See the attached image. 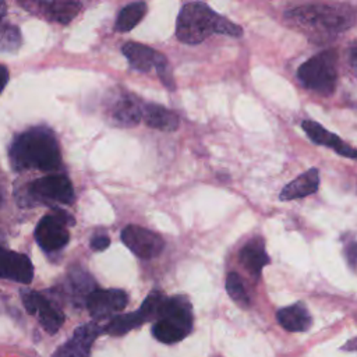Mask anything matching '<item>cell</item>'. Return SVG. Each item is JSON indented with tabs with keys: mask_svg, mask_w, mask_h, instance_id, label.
I'll use <instances>...</instances> for the list:
<instances>
[{
	"mask_svg": "<svg viewBox=\"0 0 357 357\" xmlns=\"http://www.w3.org/2000/svg\"><path fill=\"white\" fill-rule=\"evenodd\" d=\"M212 33L240 38L243 28L219 15L202 1H191L181 7L176 24V36L180 42L198 45Z\"/></svg>",
	"mask_w": 357,
	"mask_h": 357,
	"instance_id": "obj_1",
	"label": "cell"
},
{
	"mask_svg": "<svg viewBox=\"0 0 357 357\" xmlns=\"http://www.w3.org/2000/svg\"><path fill=\"white\" fill-rule=\"evenodd\" d=\"M10 162L15 170H56L60 166V148L54 134L46 127L20 134L10 146Z\"/></svg>",
	"mask_w": 357,
	"mask_h": 357,
	"instance_id": "obj_2",
	"label": "cell"
},
{
	"mask_svg": "<svg viewBox=\"0 0 357 357\" xmlns=\"http://www.w3.org/2000/svg\"><path fill=\"white\" fill-rule=\"evenodd\" d=\"M286 18L304 26L321 28L329 32H340L356 21V10L337 6H301L286 13Z\"/></svg>",
	"mask_w": 357,
	"mask_h": 357,
	"instance_id": "obj_3",
	"label": "cell"
},
{
	"mask_svg": "<svg viewBox=\"0 0 357 357\" xmlns=\"http://www.w3.org/2000/svg\"><path fill=\"white\" fill-rule=\"evenodd\" d=\"M297 77L308 89L332 95L337 82V53L329 49L312 56L298 67Z\"/></svg>",
	"mask_w": 357,
	"mask_h": 357,
	"instance_id": "obj_4",
	"label": "cell"
},
{
	"mask_svg": "<svg viewBox=\"0 0 357 357\" xmlns=\"http://www.w3.org/2000/svg\"><path fill=\"white\" fill-rule=\"evenodd\" d=\"M18 197V202L25 206L36 204H71L74 190L70 180L61 174L45 176L29 183Z\"/></svg>",
	"mask_w": 357,
	"mask_h": 357,
	"instance_id": "obj_5",
	"label": "cell"
},
{
	"mask_svg": "<svg viewBox=\"0 0 357 357\" xmlns=\"http://www.w3.org/2000/svg\"><path fill=\"white\" fill-rule=\"evenodd\" d=\"M67 225H74V218L66 211L54 209V213L43 216L36 229L35 240L46 252L61 250L70 238Z\"/></svg>",
	"mask_w": 357,
	"mask_h": 357,
	"instance_id": "obj_6",
	"label": "cell"
},
{
	"mask_svg": "<svg viewBox=\"0 0 357 357\" xmlns=\"http://www.w3.org/2000/svg\"><path fill=\"white\" fill-rule=\"evenodd\" d=\"M144 105L131 92L112 91L105 102L106 119L117 127H134L142 119Z\"/></svg>",
	"mask_w": 357,
	"mask_h": 357,
	"instance_id": "obj_7",
	"label": "cell"
},
{
	"mask_svg": "<svg viewBox=\"0 0 357 357\" xmlns=\"http://www.w3.org/2000/svg\"><path fill=\"white\" fill-rule=\"evenodd\" d=\"M121 240L135 255L144 259L158 257L165 247V241L159 234L137 225L126 226L121 231Z\"/></svg>",
	"mask_w": 357,
	"mask_h": 357,
	"instance_id": "obj_8",
	"label": "cell"
},
{
	"mask_svg": "<svg viewBox=\"0 0 357 357\" xmlns=\"http://www.w3.org/2000/svg\"><path fill=\"white\" fill-rule=\"evenodd\" d=\"M127 293L120 289H98L86 297V307L92 318L105 319L127 305Z\"/></svg>",
	"mask_w": 357,
	"mask_h": 357,
	"instance_id": "obj_9",
	"label": "cell"
},
{
	"mask_svg": "<svg viewBox=\"0 0 357 357\" xmlns=\"http://www.w3.org/2000/svg\"><path fill=\"white\" fill-rule=\"evenodd\" d=\"M99 333L100 328L95 322L81 325L52 357H89L91 347Z\"/></svg>",
	"mask_w": 357,
	"mask_h": 357,
	"instance_id": "obj_10",
	"label": "cell"
},
{
	"mask_svg": "<svg viewBox=\"0 0 357 357\" xmlns=\"http://www.w3.org/2000/svg\"><path fill=\"white\" fill-rule=\"evenodd\" d=\"M32 278L33 266L26 255L0 247V279L26 284Z\"/></svg>",
	"mask_w": 357,
	"mask_h": 357,
	"instance_id": "obj_11",
	"label": "cell"
},
{
	"mask_svg": "<svg viewBox=\"0 0 357 357\" xmlns=\"http://www.w3.org/2000/svg\"><path fill=\"white\" fill-rule=\"evenodd\" d=\"M158 319L167 321L185 332L187 335L192 329V310L185 297H166L160 305Z\"/></svg>",
	"mask_w": 357,
	"mask_h": 357,
	"instance_id": "obj_12",
	"label": "cell"
},
{
	"mask_svg": "<svg viewBox=\"0 0 357 357\" xmlns=\"http://www.w3.org/2000/svg\"><path fill=\"white\" fill-rule=\"evenodd\" d=\"M303 130L305 131L307 137L318 144V145H324L328 146L331 149H333L336 153L346 156V158H351V159H357V149L351 148L350 145H347L346 142H343L336 134L328 131L326 128H324L321 124H318L317 121L312 120H304L301 123Z\"/></svg>",
	"mask_w": 357,
	"mask_h": 357,
	"instance_id": "obj_13",
	"label": "cell"
},
{
	"mask_svg": "<svg viewBox=\"0 0 357 357\" xmlns=\"http://www.w3.org/2000/svg\"><path fill=\"white\" fill-rule=\"evenodd\" d=\"M25 8L36 7V11L45 15L49 21L67 24L77 17L82 4L78 1H29L21 3Z\"/></svg>",
	"mask_w": 357,
	"mask_h": 357,
	"instance_id": "obj_14",
	"label": "cell"
},
{
	"mask_svg": "<svg viewBox=\"0 0 357 357\" xmlns=\"http://www.w3.org/2000/svg\"><path fill=\"white\" fill-rule=\"evenodd\" d=\"M241 265L254 276L259 278L262 268L269 264V257L265 251V241L262 237L255 236L248 240L238 252Z\"/></svg>",
	"mask_w": 357,
	"mask_h": 357,
	"instance_id": "obj_15",
	"label": "cell"
},
{
	"mask_svg": "<svg viewBox=\"0 0 357 357\" xmlns=\"http://www.w3.org/2000/svg\"><path fill=\"white\" fill-rule=\"evenodd\" d=\"M319 187V170L311 167L303 174L297 176L293 181L286 184L279 194L280 201H291L297 198H304L318 191Z\"/></svg>",
	"mask_w": 357,
	"mask_h": 357,
	"instance_id": "obj_16",
	"label": "cell"
},
{
	"mask_svg": "<svg viewBox=\"0 0 357 357\" xmlns=\"http://www.w3.org/2000/svg\"><path fill=\"white\" fill-rule=\"evenodd\" d=\"M278 322L289 332H304L311 326V315L303 303L280 308L276 312Z\"/></svg>",
	"mask_w": 357,
	"mask_h": 357,
	"instance_id": "obj_17",
	"label": "cell"
},
{
	"mask_svg": "<svg viewBox=\"0 0 357 357\" xmlns=\"http://www.w3.org/2000/svg\"><path fill=\"white\" fill-rule=\"evenodd\" d=\"M142 119L146 126L160 131H176L178 128V116L156 103H146L142 109Z\"/></svg>",
	"mask_w": 357,
	"mask_h": 357,
	"instance_id": "obj_18",
	"label": "cell"
},
{
	"mask_svg": "<svg viewBox=\"0 0 357 357\" xmlns=\"http://www.w3.org/2000/svg\"><path fill=\"white\" fill-rule=\"evenodd\" d=\"M121 52L128 60L130 66L134 70H138L142 73H146L152 67H155V61L159 54V52L153 50L152 47L141 43H135V42L124 43V46L121 47Z\"/></svg>",
	"mask_w": 357,
	"mask_h": 357,
	"instance_id": "obj_19",
	"label": "cell"
},
{
	"mask_svg": "<svg viewBox=\"0 0 357 357\" xmlns=\"http://www.w3.org/2000/svg\"><path fill=\"white\" fill-rule=\"evenodd\" d=\"M35 308L43 329L47 333H56L64 322V314L39 293L35 297Z\"/></svg>",
	"mask_w": 357,
	"mask_h": 357,
	"instance_id": "obj_20",
	"label": "cell"
},
{
	"mask_svg": "<svg viewBox=\"0 0 357 357\" xmlns=\"http://www.w3.org/2000/svg\"><path fill=\"white\" fill-rule=\"evenodd\" d=\"M145 322L144 315L141 314V311H134V312H128V314H121V315H116L113 317L107 325L103 328V331L112 336H120L127 333L128 331L142 325Z\"/></svg>",
	"mask_w": 357,
	"mask_h": 357,
	"instance_id": "obj_21",
	"label": "cell"
},
{
	"mask_svg": "<svg viewBox=\"0 0 357 357\" xmlns=\"http://www.w3.org/2000/svg\"><path fill=\"white\" fill-rule=\"evenodd\" d=\"M146 14V4L142 1H135L126 6L117 15L116 29L119 32H127L132 29Z\"/></svg>",
	"mask_w": 357,
	"mask_h": 357,
	"instance_id": "obj_22",
	"label": "cell"
},
{
	"mask_svg": "<svg viewBox=\"0 0 357 357\" xmlns=\"http://www.w3.org/2000/svg\"><path fill=\"white\" fill-rule=\"evenodd\" d=\"M152 335L162 343H177L180 342L183 337L187 336L185 332H183L181 329H178L177 326H174L173 324L163 321V319H158L152 328Z\"/></svg>",
	"mask_w": 357,
	"mask_h": 357,
	"instance_id": "obj_23",
	"label": "cell"
},
{
	"mask_svg": "<svg viewBox=\"0 0 357 357\" xmlns=\"http://www.w3.org/2000/svg\"><path fill=\"white\" fill-rule=\"evenodd\" d=\"M226 290L229 293V296L231 297V300H234L237 304L243 305V307H248L250 305V298L248 294L244 289L243 280L240 278L238 273L236 272H230L226 278Z\"/></svg>",
	"mask_w": 357,
	"mask_h": 357,
	"instance_id": "obj_24",
	"label": "cell"
},
{
	"mask_svg": "<svg viewBox=\"0 0 357 357\" xmlns=\"http://www.w3.org/2000/svg\"><path fill=\"white\" fill-rule=\"evenodd\" d=\"M68 282L74 291H77L78 294H85L86 297L95 290L92 278L82 269H77V268L71 269Z\"/></svg>",
	"mask_w": 357,
	"mask_h": 357,
	"instance_id": "obj_25",
	"label": "cell"
},
{
	"mask_svg": "<svg viewBox=\"0 0 357 357\" xmlns=\"http://www.w3.org/2000/svg\"><path fill=\"white\" fill-rule=\"evenodd\" d=\"M155 68H156V73H158L160 81L163 82V85H165L166 88H169L170 91H173V89H174L173 73H172V70H170V67H169L167 59H166L162 53H159L158 57H156Z\"/></svg>",
	"mask_w": 357,
	"mask_h": 357,
	"instance_id": "obj_26",
	"label": "cell"
},
{
	"mask_svg": "<svg viewBox=\"0 0 357 357\" xmlns=\"http://www.w3.org/2000/svg\"><path fill=\"white\" fill-rule=\"evenodd\" d=\"M110 238L106 234H96L91 238V248L93 251H103L109 247Z\"/></svg>",
	"mask_w": 357,
	"mask_h": 357,
	"instance_id": "obj_27",
	"label": "cell"
},
{
	"mask_svg": "<svg viewBox=\"0 0 357 357\" xmlns=\"http://www.w3.org/2000/svg\"><path fill=\"white\" fill-rule=\"evenodd\" d=\"M7 81H8V71H7V68L4 66L0 64V92L6 86Z\"/></svg>",
	"mask_w": 357,
	"mask_h": 357,
	"instance_id": "obj_28",
	"label": "cell"
},
{
	"mask_svg": "<svg viewBox=\"0 0 357 357\" xmlns=\"http://www.w3.org/2000/svg\"><path fill=\"white\" fill-rule=\"evenodd\" d=\"M4 14H6V3L0 1V20L4 17Z\"/></svg>",
	"mask_w": 357,
	"mask_h": 357,
	"instance_id": "obj_29",
	"label": "cell"
},
{
	"mask_svg": "<svg viewBox=\"0 0 357 357\" xmlns=\"http://www.w3.org/2000/svg\"><path fill=\"white\" fill-rule=\"evenodd\" d=\"M1 202H3V187L0 184V205H1Z\"/></svg>",
	"mask_w": 357,
	"mask_h": 357,
	"instance_id": "obj_30",
	"label": "cell"
},
{
	"mask_svg": "<svg viewBox=\"0 0 357 357\" xmlns=\"http://www.w3.org/2000/svg\"><path fill=\"white\" fill-rule=\"evenodd\" d=\"M353 59H354V61H356V67H357V49L354 50V53H353Z\"/></svg>",
	"mask_w": 357,
	"mask_h": 357,
	"instance_id": "obj_31",
	"label": "cell"
},
{
	"mask_svg": "<svg viewBox=\"0 0 357 357\" xmlns=\"http://www.w3.org/2000/svg\"><path fill=\"white\" fill-rule=\"evenodd\" d=\"M0 237H1V233H0Z\"/></svg>",
	"mask_w": 357,
	"mask_h": 357,
	"instance_id": "obj_32",
	"label": "cell"
},
{
	"mask_svg": "<svg viewBox=\"0 0 357 357\" xmlns=\"http://www.w3.org/2000/svg\"><path fill=\"white\" fill-rule=\"evenodd\" d=\"M356 252H357V248H356Z\"/></svg>",
	"mask_w": 357,
	"mask_h": 357,
	"instance_id": "obj_33",
	"label": "cell"
}]
</instances>
